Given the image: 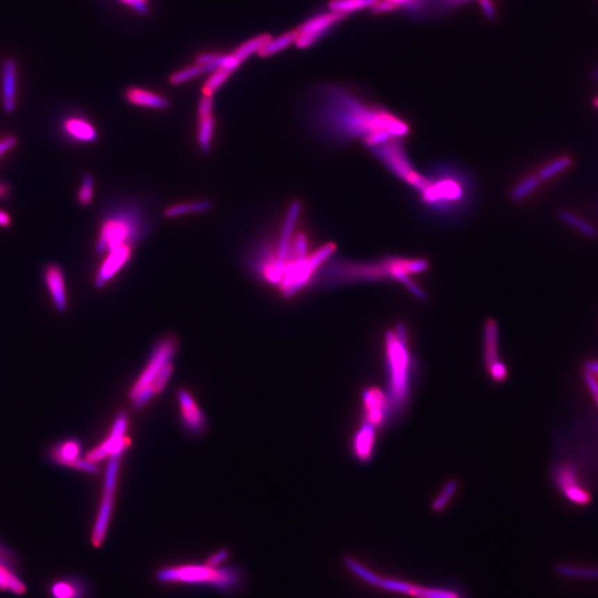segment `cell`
I'll list each match as a JSON object with an SVG mask.
<instances>
[{"instance_id":"f35d334b","label":"cell","mask_w":598,"mask_h":598,"mask_svg":"<svg viewBox=\"0 0 598 598\" xmlns=\"http://www.w3.org/2000/svg\"><path fill=\"white\" fill-rule=\"evenodd\" d=\"M487 371L491 379L495 382H503L508 378V368L503 362L492 364L491 367L487 368Z\"/></svg>"},{"instance_id":"603a6c76","label":"cell","mask_w":598,"mask_h":598,"mask_svg":"<svg viewBox=\"0 0 598 598\" xmlns=\"http://www.w3.org/2000/svg\"><path fill=\"white\" fill-rule=\"evenodd\" d=\"M499 334L498 326L495 321H487L484 327V360L487 369L492 364L500 362L499 358Z\"/></svg>"},{"instance_id":"836d02e7","label":"cell","mask_w":598,"mask_h":598,"mask_svg":"<svg viewBox=\"0 0 598 598\" xmlns=\"http://www.w3.org/2000/svg\"><path fill=\"white\" fill-rule=\"evenodd\" d=\"M93 194H95V179L92 175L88 173L83 177L76 200L82 207H88L92 202Z\"/></svg>"},{"instance_id":"ac0fdd59","label":"cell","mask_w":598,"mask_h":598,"mask_svg":"<svg viewBox=\"0 0 598 598\" xmlns=\"http://www.w3.org/2000/svg\"><path fill=\"white\" fill-rule=\"evenodd\" d=\"M17 80L18 67L11 58L6 59L1 67V95L3 108L7 113H13L17 104Z\"/></svg>"},{"instance_id":"8d00e7d4","label":"cell","mask_w":598,"mask_h":598,"mask_svg":"<svg viewBox=\"0 0 598 598\" xmlns=\"http://www.w3.org/2000/svg\"><path fill=\"white\" fill-rule=\"evenodd\" d=\"M472 0H429V8L433 7V10L439 13H446L453 9L459 8L460 6L470 3Z\"/></svg>"},{"instance_id":"ab89813d","label":"cell","mask_w":598,"mask_h":598,"mask_svg":"<svg viewBox=\"0 0 598 598\" xmlns=\"http://www.w3.org/2000/svg\"><path fill=\"white\" fill-rule=\"evenodd\" d=\"M120 3L127 6L138 14L145 15L149 13V0H119Z\"/></svg>"},{"instance_id":"7bdbcfd3","label":"cell","mask_w":598,"mask_h":598,"mask_svg":"<svg viewBox=\"0 0 598 598\" xmlns=\"http://www.w3.org/2000/svg\"><path fill=\"white\" fill-rule=\"evenodd\" d=\"M18 145V140L15 136H6L3 139L0 140V158L3 156L6 153L10 152L11 150L15 149Z\"/></svg>"},{"instance_id":"74e56055","label":"cell","mask_w":598,"mask_h":598,"mask_svg":"<svg viewBox=\"0 0 598 598\" xmlns=\"http://www.w3.org/2000/svg\"><path fill=\"white\" fill-rule=\"evenodd\" d=\"M172 373H173V364H170L159 373L158 377H156L152 385L155 390V394H159L163 391L166 385L169 382L170 378H171Z\"/></svg>"},{"instance_id":"bcb514c9","label":"cell","mask_w":598,"mask_h":598,"mask_svg":"<svg viewBox=\"0 0 598 598\" xmlns=\"http://www.w3.org/2000/svg\"><path fill=\"white\" fill-rule=\"evenodd\" d=\"M11 224V216L8 213L5 212L3 209H0V226L1 227H8Z\"/></svg>"},{"instance_id":"681fc988","label":"cell","mask_w":598,"mask_h":598,"mask_svg":"<svg viewBox=\"0 0 598 598\" xmlns=\"http://www.w3.org/2000/svg\"><path fill=\"white\" fill-rule=\"evenodd\" d=\"M593 79L598 80V69L597 70L594 71Z\"/></svg>"},{"instance_id":"3957f363","label":"cell","mask_w":598,"mask_h":598,"mask_svg":"<svg viewBox=\"0 0 598 598\" xmlns=\"http://www.w3.org/2000/svg\"><path fill=\"white\" fill-rule=\"evenodd\" d=\"M163 584L209 586L222 593H236L245 582L242 569L235 566H215L205 564H184L161 568L155 574Z\"/></svg>"},{"instance_id":"8fae6325","label":"cell","mask_w":598,"mask_h":598,"mask_svg":"<svg viewBox=\"0 0 598 598\" xmlns=\"http://www.w3.org/2000/svg\"><path fill=\"white\" fill-rule=\"evenodd\" d=\"M362 408L364 422L375 429L382 427L394 414L388 394L377 387H369L362 391Z\"/></svg>"},{"instance_id":"2e32d148","label":"cell","mask_w":598,"mask_h":598,"mask_svg":"<svg viewBox=\"0 0 598 598\" xmlns=\"http://www.w3.org/2000/svg\"><path fill=\"white\" fill-rule=\"evenodd\" d=\"M177 399L181 407L185 428L193 435L203 433L207 426V419L194 398L192 397V394L188 390L181 389L177 392Z\"/></svg>"},{"instance_id":"44dd1931","label":"cell","mask_w":598,"mask_h":598,"mask_svg":"<svg viewBox=\"0 0 598 598\" xmlns=\"http://www.w3.org/2000/svg\"><path fill=\"white\" fill-rule=\"evenodd\" d=\"M375 431L377 429L373 426L364 421L355 433L353 450L359 461L367 462L373 458V451H375Z\"/></svg>"},{"instance_id":"9a60e30c","label":"cell","mask_w":598,"mask_h":598,"mask_svg":"<svg viewBox=\"0 0 598 598\" xmlns=\"http://www.w3.org/2000/svg\"><path fill=\"white\" fill-rule=\"evenodd\" d=\"M44 280L56 309L59 313H65L68 309V296L63 269L57 264L47 265Z\"/></svg>"},{"instance_id":"5b68a950","label":"cell","mask_w":598,"mask_h":598,"mask_svg":"<svg viewBox=\"0 0 598 598\" xmlns=\"http://www.w3.org/2000/svg\"><path fill=\"white\" fill-rule=\"evenodd\" d=\"M344 564L357 579L373 588L388 593L400 594V595H407L414 598H464L458 590L452 588H428L421 585L411 584L401 579L381 576L349 556L344 558Z\"/></svg>"},{"instance_id":"7c38bea8","label":"cell","mask_w":598,"mask_h":598,"mask_svg":"<svg viewBox=\"0 0 598 598\" xmlns=\"http://www.w3.org/2000/svg\"><path fill=\"white\" fill-rule=\"evenodd\" d=\"M554 481L560 492L563 493L572 503L586 506L592 502L590 492L582 487L576 468L571 463L560 464L555 470Z\"/></svg>"},{"instance_id":"f1b7e54d","label":"cell","mask_w":598,"mask_h":598,"mask_svg":"<svg viewBox=\"0 0 598 598\" xmlns=\"http://www.w3.org/2000/svg\"><path fill=\"white\" fill-rule=\"evenodd\" d=\"M270 35H257L255 38H252L250 40L246 41L233 52V56L239 60V63H244L245 60L248 59L250 56L253 54H259V50L265 46V45L270 40Z\"/></svg>"},{"instance_id":"52a82bcc","label":"cell","mask_w":598,"mask_h":598,"mask_svg":"<svg viewBox=\"0 0 598 598\" xmlns=\"http://www.w3.org/2000/svg\"><path fill=\"white\" fill-rule=\"evenodd\" d=\"M177 350V339L175 337H165L161 340L158 345L155 346L152 354L150 357L149 362L142 371L136 384L131 389L130 400L136 397L142 390L147 387H151L158 377L159 373L168 366L172 364Z\"/></svg>"},{"instance_id":"60d3db41","label":"cell","mask_w":598,"mask_h":598,"mask_svg":"<svg viewBox=\"0 0 598 598\" xmlns=\"http://www.w3.org/2000/svg\"><path fill=\"white\" fill-rule=\"evenodd\" d=\"M399 9L397 5H394L389 0H378L375 5L370 8L371 13L375 15L387 14V13H392Z\"/></svg>"},{"instance_id":"f6af8a7d","label":"cell","mask_w":598,"mask_h":598,"mask_svg":"<svg viewBox=\"0 0 598 598\" xmlns=\"http://www.w3.org/2000/svg\"><path fill=\"white\" fill-rule=\"evenodd\" d=\"M229 556V552L227 549H220L218 552L215 553L214 555H212L211 558L207 560L209 564H212V565L220 566L227 560V558Z\"/></svg>"},{"instance_id":"f907efd6","label":"cell","mask_w":598,"mask_h":598,"mask_svg":"<svg viewBox=\"0 0 598 598\" xmlns=\"http://www.w3.org/2000/svg\"><path fill=\"white\" fill-rule=\"evenodd\" d=\"M594 104H595L596 108H598V98L596 99L595 101H594Z\"/></svg>"},{"instance_id":"cb8c5ba5","label":"cell","mask_w":598,"mask_h":598,"mask_svg":"<svg viewBox=\"0 0 598 598\" xmlns=\"http://www.w3.org/2000/svg\"><path fill=\"white\" fill-rule=\"evenodd\" d=\"M212 201H209V200L179 203V204L166 207L165 211H164V216L166 218H177L186 216V215L200 214V213L207 212L212 209Z\"/></svg>"},{"instance_id":"ffe728a7","label":"cell","mask_w":598,"mask_h":598,"mask_svg":"<svg viewBox=\"0 0 598 598\" xmlns=\"http://www.w3.org/2000/svg\"><path fill=\"white\" fill-rule=\"evenodd\" d=\"M63 130L74 141L81 143H93L99 139L95 125L85 118L69 117L63 120Z\"/></svg>"},{"instance_id":"e575fe53","label":"cell","mask_w":598,"mask_h":598,"mask_svg":"<svg viewBox=\"0 0 598 598\" xmlns=\"http://www.w3.org/2000/svg\"><path fill=\"white\" fill-rule=\"evenodd\" d=\"M571 165V159L560 158L558 160H555L552 163L549 164V165L545 166V168H543L538 177H540L541 181H547V179H551L554 175H558L560 172H563L564 170L568 169Z\"/></svg>"},{"instance_id":"d6a6232c","label":"cell","mask_w":598,"mask_h":598,"mask_svg":"<svg viewBox=\"0 0 598 598\" xmlns=\"http://www.w3.org/2000/svg\"><path fill=\"white\" fill-rule=\"evenodd\" d=\"M540 182H541V179H540V177H528V179H525L524 181L519 183L517 188H514L513 192H512V201H522V200L525 199L531 192H533L534 190L538 188V185H540Z\"/></svg>"},{"instance_id":"7a4b0ae2","label":"cell","mask_w":598,"mask_h":598,"mask_svg":"<svg viewBox=\"0 0 598 598\" xmlns=\"http://www.w3.org/2000/svg\"><path fill=\"white\" fill-rule=\"evenodd\" d=\"M387 394L394 414L405 408L411 392L414 358L409 348L408 334L403 325H398L385 336Z\"/></svg>"},{"instance_id":"c3c4849f","label":"cell","mask_w":598,"mask_h":598,"mask_svg":"<svg viewBox=\"0 0 598 598\" xmlns=\"http://www.w3.org/2000/svg\"><path fill=\"white\" fill-rule=\"evenodd\" d=\"M10 194V186L7 183L0 182V199H5Z\"/></svg>"},{"instance_id":"7402d4cb","label":"cell","mask_w":598,"mask_h":598,"mask_svg":"<svg viewBox=\"0 0 598 598\" xmlns=\"http://www.w3.org/2000/svg\"><path fill=\"white\" fill-rule=\"evenodd\" d=\"M52 598H88V586L78 579H60L51 585Z\"/></svg>"},{"instance_id":"7dc6e473","label":"cell","mask_w":598,"mask_h":598,"mask_svg":"<svg viewBox=\"0 0 598 598\" xmlns=\"http://www.w3.org/2000/svg\"><path fill=\"white\" fill-rule=\"evenodd\" d=\"M585 370L588 371V373H593L596 378L598 379V362L592 360V362H586L585 364Z\"/></svg>"},{"instance_id":"4dcf8cb0","label":"cell","mask_w":598,"mask_h":598,"mask_svg":"<svg viewBox=\"0 0 598 598\" xmlns=\"http://www.w3.org/2000/svg\"><path fill=\"white\" fill-rule=\"evenodd\" d=\"M233 72L224 68L218 69V70L212 72L211 76H209L207 81L205 82L204 86H203V89H202L203 95L213 97V95L229 80Z\"/></svg>"},{"instance_id":"9c48e42d","label":"cell","mask_w":598,"mask_h":598,"mask_svg":"<svg viewBox=\"0 0 598 598\" xmlns=\"http://www.w3.org/2000/svg\"><path fill=\"white\" fill-rule=\"evenodd\" d=\"M345 18L347 17L332 11L312 17L297 28L295 45L299 49H306L308 47L313 46L326 35L329 30L343 22Z\"/></svg>"},{"instance_id":"d6986e66","label":"cell","mask_w":598,"mask_h":598,"mask_svg":"<svg viewBox=\"0 0 598 598\" xmlns=\"http://www.w3.org/2000/svg\"><path fill=\"white\" fill-rule=\"evenodd\" d=\"M124 99L131 106L145 109L166 110L170 106L169 100L165 97L143 88H128L124 91Z\"/></svg>"},{"instance_id":"f546056e","label":"cell","mask_w":598,"mask_h":598,"mask_svg":"<svg viewBox=\"0 0 598 598\" xmlns=\"http://www.w3.org/2000/svg\"><path fill=\"white\" fill-rule=\"evenodd\" d=\"M558 214V218L563 220L564 223L571 225L574 229H579L581 233H583V234L586 235L588 237H590V239H597V229L594 226L588 224L586 220L579 218L577 215L573 214V213L569 212L567 209H560Z\"/></svg>"},{"instance_id":"6da1fadb","label":"cell","mask_w":598,"mask_h":598,"mask_svg":"<svg viewBox=\"0 0 598 598\" xmlns=\"http://www.w3.org/2000/svg\"><path fill=\"white\" fill-rule=\"evenodd\" d=\"M308 118L316 130L336 140L364 136L367 141L380 132L400 138L409 130L399 118L359 97L354 89L337 83L318 86L313 90Z\"/></svg>"},{"instance_id":"b9f144b4","label":"cell","mask_w":598,"mask_h":598,"mask_svg":"<svg viewBox=\"0 0 598 598\" xmlns=\"http://www.w3.org/2000/svg\"><path fill=\"white\" fill-rule=\"evenodd\" d=\"M584 379L585 382L588 385V390H590V394L593 396L598 407V379L593 373H588L586 370L584 371Z\"/></svg>"},{"instance_id":"484cf974","label":"cell","mask_w":598,"mask_h":598,"mask_svg":"<svg viewBox=\"0 0 598 598\" xmlns=\"http://www.w3.org/2000/svg\"><path fill=\"white\" fill-rule=\"evenodd\" d=\"M215 120L212 115L199 118V128H197V145L204 154H209L212 151L213 139H214Z\"/></svg>"},{"instance_id":"4316f807","label":"cell","mask_w":598,"mask_h":598,"mask_svg":"<svg viewBox=\"0 0 598 598\" xmlns=\"http://www.w3.org/2000/svg\"><path fill=\"white\" fill-rule=\"evenodd\" d=\"M555 574L568 579L598 581V567H582V566L558 564L553 567Z\"/></svg>"},{"instance_id":"8992f818","label":"cell","mask_w":598,"mask_h":598,"mask_svg":"<svg viewBox=\"0 0 598 598\" xmlns=\"http://www.w3.org/2000/svg\"><path fill=\"white\" fill-rule=\"evenodd\" d=\"M122 455L123 453L113 454L109 458L108 465H106L104 493H102L98 515H97V519H95V525H93L92 533H91V543L95 547H99L101 544L104 543L106 532L109 528L112 510H113V503H115L120 460Z\"/></svg>"},{"instance_id":"d4e9b609","label":"cell","mask_w":598,"mask_h":598,"mask_svg":"<svg viewBox=\"0 0 598 598\" xmlns=\"http://www.w3.org/2000/svg\"><path fill=\"white\" fill-rule=\"evenodd\" d=\"M378 0H330L329 11L348 17L353 13L371 8Z\"/></svg>"},{"instance_id":"ba28073f","label":"cell","mask_w":598,"mask_h":598,"mask_svg":"<svg viewBox=\"0 0 598 598\" xmlns=\"http://www.w3.org/2000/svg\"><path fill=\"white\" fill-rule=\"evenodd\" d=\"M422 188L426 204L438 209L440 212H450L454 207H459L460 200L463 199L462 185L453 177H439L435 183H430Z\"/></svg>"},{"instance_id":"e0dca14e","label":"cell","mask_w":598,"mask_h":598,"mask_svg":"<svg viewBox=\"0 0 598 598\" xmlns=\"http://www.w3.org/2000/svg\"><path fill=\"white\" fill-rule=\"evenodd\" d=\"M16 560L0 545V590L14 594L25 592V584L17 572Z\"/></svg>"},{"instance_id":"d590c367","label":"cell","mask_w":598,"mask_h":598,"mask_svg":"<svg viewBox=\"0 0 598 598\" xmlns=\"http://www.w3.org/2000/svg\"><path fill=\"white\" fill-rule=\"evenodd\" d=\"M457 487V482L453 481V480H452V481H448V483L444 485V491L438 495V498L435 499V501H433V511H442V510L446 508V504H448V502H450V500H451Z\"/></svg>"},{"instance_id":"1f68e13d","label":"cell","mask_w":598,"mask_h":598,"mask_svg":"<svg viewBox=\"0 0 598 598\" xmlns=\"http://www.w3.org/2000/svg\"><path fill=\"white\" fill-rule=\"evenodd\" d=\"M203 74H204V71L202 70L200 65H190V67L181 69V70L171 74V76H170V83L173 86L183 85L185 82L195 79V78L202 76Z\"/></svg>"},{"instance_id":"277c9868","label":"cell","mask_w":598,"mask_h":598,"mask_svg":"<svg viewBox=\"0 0 598 598\" xmlns=\"http://www.w3.org/2000/svg\"><path fill=\"white\" fill-rule=\"evenodd\" d=\"M147 223L138 205H120L104 216L100 225L95 250L99 254L134 246L147 233Z\"/></svg>"},{"instance_id":"4fadbf2b","label":"cell","mask_w":598,"mask_h":598,"mask_svg":"<svg viewBox=\"0 0 598 598\" xmlns=\"http://www.w3.org/2000/svg\"><path fill=\"white\" fill-rule=\"evenodd\" d=\"M51 458L58 464L65 465L90 474H98L97 463L81 458V446L78 441H65L52 448Z\"/></svg>"},{"instance_id":"ee69618b","label":"cell","mask_w":598,"mask_h":598,"mask_svg":"<svg viewBox=\"0 0 598 598\" xmlns=\"http://www.w3.org/2000/svg\"><path fill=\"white\" fill-rule=\"evenodd\" d=\"M478 1L480 3L482 10H483L487 18H489L490 20H494L496 18V10H495L492 0H478Z\"/></svg>"},{"instance_id":"5bb4252c","label":"cell","mask_w":598,"mask_h":598,"mask_svg":"<svg viewBox=\"0 0 598 598\" xmlns=\"http://www.w3.org/2000/svg\"><path fill=\"white\" fill-rule=\"evenodd\" d=\"M132 253H134V246H123L106 254V257L95 275V287L97 289L106 287L128 265Z\"/></svg>"},{"instance_id":"30bf717a","label":"cell","mask_w":598,"mask_h":598,"mask_svg":"<svg viewBox=\"0 0 598 598\" xmlns=\"http://www.w3.org/2000/svg\"><path fill=\"white\" fill-rule=\"evenodd\" d=\"M128 416L123 412H120L115 418V423L112 427L109 437L100 444L95 446L93 450L86 455V459L90 462L98 463L102 460L109 459L115 453H124L125 448L128 446L129 440L125 437L128 430Z\"/></svg>"},{"instance_id":"83f0119b","label":"cell","mask_w":598,"mask_h":598,"mask_svg":"<svg viewBox=\"0 0 598 598\" xmlns=\"http://www.w3.org/2000/svg\"><path fill=\"white\" fill-rule=\"evenodd\" d=\"M295 40H296V30L284 33L276 39L270 38V40L259 50V55L264 58L276 55L277 52L286 49L291 44H295Z\"/></svg>"}]
</instances>
